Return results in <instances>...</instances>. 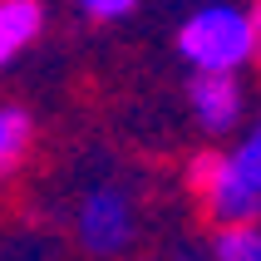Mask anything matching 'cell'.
Returning <instances> with one entry per match:
<instances>
[{"mask_svg":"<svg viewBox=\"0 0 261 261\" xmlns=\"http://www.w3.org/2000/svg\"><path fill=\"white\" fill-rule=\"evenodd\" d=\"M188 192L202 222H237V217H261V103H251L247 123L202 148L188 163Z\"/></svg>","mask_w":261,"mask_h":261,"instance_id":"1","label":"cell"},{"mask_svg":"<svg viewBox=\"0 0 261 261\" xmlns=\"http://www.w3.org/2000/svg\"><path fill=\"white\" fill-rule=\"evenodd\" d=\"M173 55L182 59V69H222V74L256 69L251 10L242 0H202V5H192L173 30Z\"/></svg>","mask_w":261,"mask_h":261,"instance_id":"2","label":"cell"},{"mask_svg":"<svg viewBox=\"0 0 261 261\" xmlns=\"http://www.w3.org/2000/svg\"><path fill=\"white\" fill-rule=\"evenodd\" d=\"M69 242L84 256H128L143 242L138 192L118 177H94L69 202Z\"/></svg>","mask_w":261,"mask_h":261,"instance_id":"3","label":"cell"},{"mask_svg":"<svg viewBox=\"0 0 261 261\" xmlns=\"http://www.w3.org/2000/svg\"><path fill=\"white\" fill-rule=\"evenodd\" d=\"M182 109H188L192 128L222 143L232 138L251 114V89L242 74H222V69H188V84H182Z\"/></svg>","mask_w":261,"mask_h":261,"instance_id":"4","label":"cell"},{"mask_svg":"<svg viewBox=\"0 0 261 261\" xmlns=\"http://www.w3.org/2000/svg\"><path fill=\"white\" fill-rule=\"evenodd\" d=\"M35 148H40L35 109H25L15 99H0V188H10L15 177L35 163Z\"/></svg>","mask_w":261,"mask_h":261,"instance_id":"5","label":"cell"},{"mask_svg":"<svg viewBox=\"0 0 261 261\" xmlns=\"http://www.w3.org/2000/svg\"><path fill=\"white\" fill-rule=\"evenodd\" d=\"M49 30L44 0H0V69H10L20 55H30Z\"/></svg>","mask_w":261,"mask_h":261,"instance_id":"6","label":"cell"},{"mask_svg":"<svg viewBox=\"0 0 261 261\" xmlns=\"http://www.w3.org/2000/svg\"><path fill=\"white\" fill-rule=\"evenodd\" d=\"M207 256H217V261H261V217L212 222L207 227Z\"/></svg>","mask_w":261,"mask_h":261,"instance_id":"7","label":"cell"},{"mask_svg":"<svg viewBox=\"0 0 261 261\" xmlns=\"http://www.w3.org/2000/svg\"><path fill=\"white\" fill-rule=\"evenodd\" d=\"M148 0H69V10L84 20V25H123V20H133V15L143 10Z\"/></svg>","mask_w":261,"mask_h":261,"instance_id":"8","label":"cell"},{"mask_svg":"<svg viewBox=\"0 0 261 261\" xmlns=\"http://www.w3.org/2000/svg\"><path fill=\"white\" fill-rule=\"evenodd\" d=\"M251 10V40H256V64H261V0H247Z\"/></svg>","mask_w":261,"mask_h":261,"instance_id":"9","label":"cell"}]
</instances>
